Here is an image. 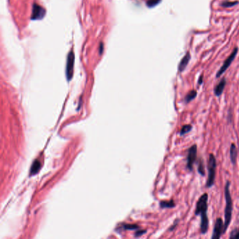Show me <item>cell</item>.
Listing matches in <instances>:
<instances>
[{"label": "cell", "mask_w": 239, "mask_h": 239, "mask_svg": "<svg viewBox=\"0 0 239 239\" xmlns=\"http://www.w3.org/2000/svg\"><path fill=\"white\" fill-rule=\"evenodd\" d=\"M124 228L127 229H135L137 228V226H136V225H126Z\"/></svg>", "instance_id": "ffe728a7"}, {"label": "cell", "mask_w": 239, "mask_h": 239, "mask_svg": "<svg viewBox=\"0 0 239 239\" xmlns=\"http://www.w3.org/2000/svg\"><path fill=\"white\" fill-rule=\"evenodd\" d=\"M236 158H237V149L236 145H235L234 143H232L230 148V159L231 161H232L233 164H236Z\"/></svg>", "instance_id": "8fae6325"}, {"label": "cell", "mask_w": 239, "mask_h": 239, "mask_svg": "<svg viewBox=\"0 0 239 239\" xmlns=\"http://www.w3.org/2000/svg\"><path fill=\"white\" fill-rule=\"evenodd\" d=\"M160 206L161 208H170L175 207V203L172 200L168 201H162L160 202Z\"/></svg>", "instance_id": "4fadbf2b"}, {"label": "cell", "mask_w": 239, "mask_h": 239, "mask_svg": "<svg viewBox=\"0 0 239 239\" xmlns=\"http://www.w3.org/2000/svg\"><path fill=\"white\" fill-rule=\"evenodd\" d=\"M198 171H199V174H201L202 176L205 175V169H204L203 161V160H202V159H201V161H199V168H198Z\"/></svg>", "instance_id": "2e32d148"}, {"label": "cell", "mask_w": 239, "mask_h": 239, "mask_svg": "<svg viewBox=\"0 0 239 239\" xmlns=\"http://www.w3.org/2000/svg\"><path fill=\"white\" fill-rule=\"evenodd\" d=\"M40 162L38 160H36L33 163L32 165V167H31L30 169V175H35L36 173H37L39 170L40 169Z\"/></svg>", "instance_id": "7c38bea8"}, {"label": "cell", "mask_w": 239, "mask_h": 239, "mask_svg": "<svg viewBox=\"0 0 239 239\" xmlns=\"http://www.w3.org/2000/svg\"><path fill=\"white\" fill-rule=\"evenodd\" d=\"M202 81H203V76H201L199 79V84H201Z\"/></svg>", "instance_id": "603a6c76"}, {"label": "cell", "mask_w": 239, "mask_h": 239, "mask_svg": "<svg viewBox=\"0 0 239 239\" xmlns=\"http://www.w3.org/2000/svg\"><path fill=\"white\" fill-rule=\"evenodd\" d=\"M161 0H148L147 5L148 7H153L161 2Z\"/></svg>", "instance_id": "e0dca14e"}, {"label": "cell", "mask_w": 239, "mask_h": 239, "mask_svg": "<svg viewBox=\"0 0 239 239\" xmlns=\"http://www.w3.org/2000/svg\"><path fill=\"white\" fill-rule=\"evenodd\" d=\"M226 79H222L218 84L215 88V94L216 96H220L224 91L225 85H226Z\"/></svg>", "instance_id": "30bf717a"}, {"label": "cell", "mask_w": 239, "mask_h": 239, "mask_svg": "<svg viewBox=\"0 0 239 239\" xmlns=\"http://www.w3.org/2000/svg\"><path fill=\"white\" fill-rule=\"evenodd\" d=\"M237 52H238V48H235L234 49V50L232 51V53H231V55L229 56L228 58H227V59L224 61V64H223V65L221 66L220 69H219V70L218 71V72H217V75H216L217 77H220V76L222 75V74L224 73L227 69H228L229 66H230L231 64H232L233 61L234 60L235 57H236V56L237 54Z\"/></svg>", "instance_id": "8992f818"}, {"label": "cell", "mask_w": 239, "mask_h": 239, "mask_svg": "<svg viewBox=\"0 0 239 239\" xmlns=\"http://www.w3.org/2000/svg\"><path fill=\"white\" fill-rule=\"evenodd\" d=\"M192 129V126L191 125H184L182 126L181 131H180V135H184V134L189 133Z\"/></svg>", "instance_id": "9a60e30c"}, {"label": "cell", "mask_w": 239, "mask_h": 239, "mask_svg": "<svg viewBox=\"0 0 239 239\" xmlns=\"http://www.w3.org/2000/svg\"><path fill=\"white\" fill-rule=\"evenodd\" d=\"M229 186H230V183H229V181H227L224 188V196H225V200H226V206H225V210H224V234L226 232L227 228H228L229 224H230L232 217L233 202L232 196H231L230 191H229Z\"/></svg>", "instance_id": "7a4b0ae2"}, {"label": "cell", "mask_w": 239, "mask_h": 239, "mask_svg": "<svg viewBox=\"0 0 239 239\" xmlns=\"http://www.w3.org/2000/svg\"><path fill=\"white\" fill-rule=\"evenodd\" d=\"M145 232H145V231H142V232H138L136 233V234H136V236H140V235L143 234V233H145Z\"/></svg>", "instance_id": "7402d4cb"}, {"label": "cell", "mask_w": 239, "mask_h": 239, "mask_svg": "<svg viewBox=\"0 0 239 239\" xmlns=\"http://www.w3.org/2000/svg\"><path fill=\"white\" fill-rule=\"evenodd\" d=\"M190 58H191V56H190L189 52H187L185 56H184V58H182L180 61V65H179V71L182 72L184 70L186 66H187L188 63H189Z\"/></svg>", "instance_id": "9c48e42d"}, {"label": "cell", "mask_w": 239, "mask_h": 239, "mask_svg": "<svg viewBox=\"0 0 239 239\" xmlns=\"http://www.w3.org/2000/svg\"><path fill=\"white\" fill-rule=\"evenodd\" d=\"M238 4V1H225L221 4V7H234Z\"/></svg>", "instance_id": "ac0fdd59"}, {"label": "cell", "mask_w": 239, "mask_h": 239, "mask_svg": "<svg viewBox=\"0 0 239 239\" xmlns=\"http://www.w3.org/2000/svg\"><path fill=\"white\" fill-rule=\"evenodd\" d=\"M177 224H178V221H177V222H176V221H175V222L174 223L173 226H172V227H170V229H169V230H170V231L173 230V229H175V226H176Z\"/></svg>", "instance_id": "44dd1931"}, {"label": "cell", "mask_w": 239, "mask_h": 239, "mask_svg": "<svg viewBox=\"0 0 239 239\" xmlns=\"http://www.w3.org/2000/svg\"><path fill=\"white\" fill-rule=\"evenodd\" d=\"M45 9L42 8L41 6L37 4H34L32 8V13L31 18L32 20H38V19H42L45 15Z\"/></svg>", "instance_id": "ba28073f"}, {"label": "cell", "mask_w": 239, "mask_h": 239, "mask_svg": "<svg viewBox=\"0 0 239 239\" xmlns=\"http://www.w3.org/2000/svg\"><path fill=\"white\" fill-rule=\"evenodd\" d=\"M196 96H197V92L195 90H192L191 91H189L188 93V94L186 95L185 98H184V102L186 103H189V102H191L192 100H194V98H196Z\"/></svg>", "instance_id": "5bb4252c"}, {"label": "cell", "mask_w": 239, "mask_h": 239, "mask_svg": "<svg viewBox=\"0 0 239 239\" xmlns=\"http://www.w3.org/2000/svg\"><path fill=\"white\" fill-rule=\"evenodd\" d=\"M229 238L234 239H239V229H235V230L233 231Z\"/></svg>", "instance_id": "d6986e66"}, {"label": "cell", "mask_w": 239, "mask_h": 239, "mask_svg": "<svg viewBox=\"0 0 239 239\" xmlns=\"http://www.w3.org/2000/svg\"><path fill=\"white\" fill-rule=\"evenodd\" d=\"M74 64H75V54L72 50L69 52L67 56V67H66V75L68 80H71L74 72Z\"/></svg>", "instance_id": "277c9868"}, {"label": "cell", "mask_w": 239, "mask_h": 239, "mask_svg": "<svg viewBox=\"0 0 239 239\" xmlns=\"http://www.w3.org/2000/svg\"><path fill=\"white\" fill-rule=\"evenodd\" d=\"M196 155H197V146L196 145H194L189 149L187 156V164L186 167L190 171L193 170V165L196 159Z\"/></svg>", "instance_id": "5b68a950"}, {"label": "cell", "mask_w": 239, "mask_h": 239, "mask_svg": "<svg viewBox=\"0 0 239 239\" xmlns=\"http://www.w3.org/2000/svg\"><path fill=\"white\" fill-rule=\"evenodd\" d=\"M224 222H223L222 219L221 218H217L215 222L213 234L212 236V239H217L221 237V235L224 234Z\"/></svg>", "instance_id": "52a82bcc"}, {"label": "cell", "mask_w": 239, "mask_h": 239, "mask_svg": "<svg viewBox=\"0 0 239 239\" xmlns=\"http://www.w3.org/2000/svg\"><path fill=\"white\" fill-rule=\"evenodd\" d=\"M216 159L213 153L209 155L208 161V177L206 186L211 187L215 183V172H216Z\"/></svg>", "instance_id": "3957f363"}, {"label": "cell", "mask_w": 239, "mask_h": 239, "mask_svg": "<svg viewBox=\"0 0 239 239\" xmlns=\"http://www.w3.org/2000/svg\"><path fill=\"white\" fill-rule=\"evenodd\" d=\"M208 196L206 193H204L196 203L195 215H201V232L205 234L208 229V218L207 215L208 210Z\"/></svg>", "instance_id": "6da1fadb"}]
</instances>
